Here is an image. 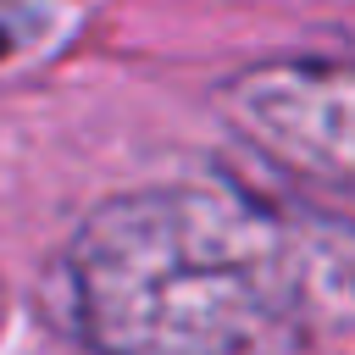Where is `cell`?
I'll list each match as a JSON object with an SVG mask.
<instances>
[{
    "mask_svg": "<svg viewBox=\"0 0 355 355\" xmlns=\"http://www.w3.org/2000/svg\"><path fill=\"white\" fill-rule=\"evenodd\" d=\"M227 122L277 166L355 194V67L266 61L222 83Z\"/></svg>",
    "mask_w": 355,
    "mask_h": 355,
    "instance_id": "cell-2",
    "label": "cell"
},
{
    "mask_svg": "<svg viewBox=\"0 0 355 355\" xmlns=\"http://www.w3.org/2000/svg\"><path fill=\"white\" fill-rule=\"evenodd\" d=\"M61 294L94 355H305L355 327V222L222 183L83 216Z\"/></svg>",
    "mask_w": 355,
    "mask_h": 355,
    "instance_id": "cell-1",
    "label": "cell"
}]
</instances>
